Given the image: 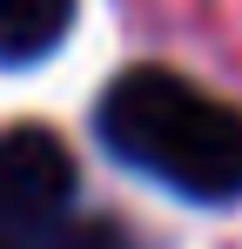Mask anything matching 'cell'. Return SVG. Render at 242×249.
I'll return each mask as SVG.
<instances>
[{"label": "cell", "instance_id": "obj_1", "mask_svg": "<svg viewBox=\"0 0 242 249\" xmlns=\"http://www.w3.org/2000/svg\"><path fill=\"white\" fill-rule=\"evenodd\" d=\"M101 142L189 202L242 196V115L168 68H135L101 94Z\"/></svg>", "mask_w": 242, "mask_h": 249}, {"label": "cell", "instance_id": "obj_3", "mask_svg": "<svg viewBox=\"0 0 242 249\" xmlns=\"http://www.w3.org/2000/svg\"><path fill=\"white\" fill-rule=\"evenodd\" d=\"M68 27H74V0H0V61L27 68L68 41Z\"/></svg>", "mask_w": 242, "mask_h": 249}, {"label": "cell", "instance_id": "obj_4", "mask_svg": "<svg viewBox=\"0 0 242 249\" xmlns=\"http://www.w3.org/2000/svg\"><path fill=\"white\" fill-rule=\"evenodd\" d=\"M40 249H135V243L115 222H61L54 236H40Z\"/></svg>", "mask_w": 242, "mask_h": 249}, {"label": "cell", "instance_id": "obj_2", "mask_svg": "<svg viewBox=\"0 0 242 249\" xmlns=\"http://www.w3.org/2000/svg\"><path fill=\"white\" fill-rule=\"evenodd\" d=\"M74 202V155L47 128L0 135V236H54Z\"/></svg>", "mask_w": 242, "mask_h": 249}]
</instances>
